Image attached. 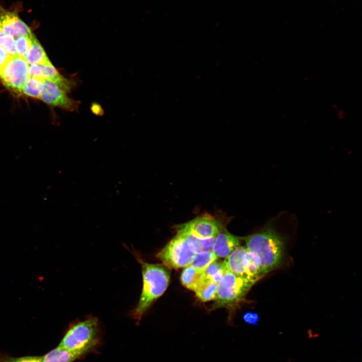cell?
Returning <instances> with one entry per match:
<instances>
[{
	"label": "cell",
	"instance_id": "cell-1",
	"mask_svg": "<svg viewBox=\"0 0 362 362\" xmlns=\"http://www.w3.org/2000/svg\"><path fill=\"white\" fill-rule=\"evenodd\" d=\"M246 248L264 276L281 263L284 241L270 223L259 232L245 238Z\"/></svg>",
	"mask_w": 362,
	"mask_h": 362
},
{
	"label": "cell",
	"instance_id": "cell-2",
	"mask_svg": "<svg viewBox=\"0 0 362 362\" xmlns=\"http://www.w3.org/2000/svg\"><path fill=\"white\" fill-rule=\"evenodd\" d=\"M134 253L141 265L143 279L139 300L131 312L133 318L139 322L152 304L166 291L170 274L164 265L148 263L136 251Z\"/></svg>",
	"mask_w": 362,
	"mask_h": 362
},
{
	"label": "cell",
	"instance_id": "cell-3",
	"mask_svg": "<svg viewBox=\"0 0 362 362\" xmlns=\"http://www.w3.org/2000/svg\"><path fill=\"white\" fill-rule=\"evenodd\" d=\"M99 332L98 319L89 317L71 326L58 346L67 350L86 353L98 342Z\"/></svg>",
	"mask_w": 362,
	"mask_h": 362
},
{
	"label": "cell",
	"instance_id": "cell-4",
	"mask_svg": "<svg viewBox=\"0 0 362 362\" xmlns=\"http://www.w3.org/2000/svg\"><path fill=\"white\" fill-rule=\"evenodd\" d=\"M253 285L227 271L217 283L212 309L235 308L243 300Z\"/></svg>",
	"mask_w": 362,
	"mask_h": 362
},
{
	"label": "cell",
	"instance_id": "cell-5",
	"mask_svg": "<svg viewBox=\"0 0 362 362\" xmlns=\"http://www.w3.org/2000/svg\"><path fill=\"white\" fill-rule=\"evenodd\" d=\"M224 261L228 271L253 285L264 276L245 246H238Z\"/></svg>",
	"mask_w": 362,
	"mask_h": 362
},
{
	"label": "cell",
	"instance_id": "cell-6",
	"mask_svg": "<svg viewBox=\"0 0 362 362\" xmlns=\"http://www.w3.org/2000/svg\"><path fill=\"white\" fill-rule=\"evenodd\" d=\"M195 254L185 239L177 233L156 256L167 268L176 269L190 265Z\"/></svg>",
	"mask_w": 362,
	"mask_h": 362
},
{
	"label": "cell",
	"instance_id": "cell-7",
	"mask_svg": "<svg viewBox=\"0 0 362 362\" xmlns=\"http://www.w3.org/2000/svg\"><path fill=\"white\" fill-rule=\"evenodd\" d=\"M29 68L25 58L18 55L12 56L0 73V78L8 88L20 92L30 77Z\"/></svg>",
	"mask_w": 362,
	"mask_h": 362
},
{
	"label": "cell",
	"instance_id": "cell-8",
	"mask_svg": "<svg viewBox=\"0 0 362 362\" xmlns=\"http://www.w3.org/2000/svg\"><path fill=\"white\" fill-rule=\"evenodd\" d=\"M43 82L44 87L40 97L41 100L49 105L59 107L67 111H78L80 101L69 98L66 92L49 80L43 79Z\"/></svg>",
	"mask_w": 362,
	"mask_h": 362
},
{
	"label": "cell",
	"instance_id": "cell-9",
	"mask_svg": "<svg viewBox=\"0 0 362 362\" xmlns=\"http://www.w3.org/2000/svg\"><path fill=\"white\" fill-rule=\"evenodd\" d=\"M177 227L197 237L207 239L215 237L221 229V225L213 216L204 215Z\"/></svg>",
	"mask_w": 362,
	"mask_h": 362
},
{
	"label": "cell",
	"instance_id": "cell-10",
	"mask_svg": "<svg viewBox=\"0 0 362 362\" xmlns=\"http://www.w3.org/2000/svg\"><path fill=\"white\" fill-rule=\"evenodd\" d=\"M30 77L46 79L58 85L67 93L76 87V82L63 76L51 62L43 65H29Z\"/></svg>",
	"mask_w": 362,
	"mask_h": 362
},
{
	"label": "cell",
	"instance_id": "cell-11",
	"mask_svg": "<svg viewBox=\"0 0 362 362\" xmlns=\"http://www.w3.org/2000/svg\"><path fill=\"white\" fill-rule=\"evenodd\" d=\"M240 243L239 237L221 228L215 237L212 251L217 258H226Z\"/></svg>",
	"mask_w": 362,
	"mask_h": 362
},
{
	"label": "cell",
	"instance_id": "cell-12",
	"mask_svg": "<svg viewBox=\"0 0 362 362\" xmlns=\"http://www.w3.org/2000/svg\"><path fill=\"white\" fill-rule=\"evenodd\" d=\"M85 354L81 351H71L57 346L41 356V362H72Z\"/></svg>",
	"mask_w": 362,
	"mask_h": 362
},
{
	"label": "cell",
	"instance_id": "cell-13",
	"mask_svg": "<svg viewBox=\"0 0 362 362\" xmlns=\"http://www.w3.org/2000/svg\"><path fill=\"white\" fill-rule=\"evenodd\" d=\"M177 233L180 234L187 241L192 250L196 253L201 251H212L215 237L202 239L197 237L190 233L176 228Z\"/></svg>",
	"mask_w": 362,
	"mask_h": 362
},
{
	"label": "cell",
	"instance_id": "cell-14",
	"mask_svg": "<svg viewBox=\"0 0 362 362\" xmlns=\"http://www.w3.org/2000/svg\"><path fill=\"white\" fill-rule=\"evenodd\" d=\"M25 59L29 65H43L50 62L43 48L34 36L31 46Z\"/></svg>",
	"mask_w": 362,
	"mask_h": 362
},
{
	"label": "cell",
	"instance_id": "cell-15",
	"mask_svg": "<svg viewBox=\"0 0 362 362\" xmlns=\"http://www.w3.org/2000/svg\"><path fill=\"white\" fill-rule=\"evenodd\" d=\"M217 289V283L204 277L194 290L197 298L202 302L214 300Z\"/></svg>",
	"mask_w": 362,
	"mask_h": 362
},
{
	"label": "cell",
	"instance_id": "cell-16",
	"mask_svg": "<svg viewBox=\"0 0 362 362\" xmlns=\"http://www.w3.org/2000/svg\"><path fill=\"white\" fill-rule=\"evenodd\" d=\"M228 271L224 260L216 259L211 263L203 272L204 277L218 283Z\"/></svg>",
	"mask_w": 362,
	"mask_h": 362
},
{
	"label": "cell",
	"instance_id": "cell-17",
	"mask_svg": "<svg viewBox=\"0 0 362 362\" xmlns=\"http://www.w3.org/2000/svg\"><path fill=\"white\" fill-rule=\"evenodd\" d=\"M203 278V272H199L189 265L181 273L180 281L183 286L194 291Z\"/></svg>",
	"mask_w": 362,
	"mask_h": 362
},
{
	"label": "cell",
	"instance_id": "cell-18",
	"mask_svg": "<svg viewBox=\"0 0 362 362\" xmlns=\"http://www.w3.org/2000/svg\"><path fill=\"white\" fill-rule=\"evenodd\" d=\"M43 87V79L30 77L20 92L28 96L40 99Z\"/></svg>",
	"mask_w": 362,
	"mask_h": 362
},
{
	"label": "cell",
	"instance_id": "cell-19",
	"mask_svg": "<svg viewBox=\"0 0 362 362\" xmlns=\"http://www.w3.org/2000/svg\"><path fill=\"white\" fill-rule=\"evenodd\" d=\"M218 259L212 251L196 253L190 265L197 270L203 272L213 261Z\"/></svg>",
	"mask_w": 362,
	"mask_h": 362
},
{
	"label": "cell",
	"instance_id": "cell-20",
	"mask_svg": "<svg viewBox=\"0 0 362 362\" xmlns=\"http://www.w3.org/2000/svg\"><path fill=\"white\" fill-rule=\"evenodd\" d=\"M34 36H22L15 39V48L17 54L21 57H25L30 49Z\"/></svg>",
	"mask_w": 362,
	"mask_h": 362
},
{
	"label": "cell",
	"instance_id": "cell-21",
	"mask_svg": "<svg viewBox=\"0 0 362 362\" xmlns=\"http://www.w3.org/2000/svg\"><path fill=\"white\" fill-rule=\"evenodd\" d=\"M0 46L4 48L12 56L16 55L15 38L10 35H4L0 37Z\"/></svg>",
	"mask_w": 362,
	"mask_h": 362
},
{
	"label": "cell",
	"instance_id": "cell-22",
	"mask_svg": "<svg viewBox=\"0 0 362 362\" xmlns=\"http://www.w3.org/2000/svg\"><path fill=\"white\" fill-rule=\"evenodd\" d=\"M15 39L22 36H32L33 34L28 26L21 19L18 18L15 26Z\"/></svg>",
	"mask_w": 362,
	"mask_h": 362
},
{
	"label": "cell",
	"instance_id": "cell-23",
	"mask_svg": "<svg viewBox=\"0 0 362 362\" xmlns=\"http://www.w3.org/2000/svg\"><path fill=\"white\" fill-rule=\"evenodd\" d=\"M243 319L246 323L249 324L257 325L259 320V317L256 313L248 312L243 315Z\"/></svg>",
	"mask_w": 362,
	"mask_h": 362
},
{
	"label": "cell",
	"instance_id": "cell-24",
	"mask_svg": "<svg viewBox=\"0 0 362 362\" xmlns=\"http://www.w3.org/2000/svg\"><path fill=\"white\" fill-rule=\"evenodd\" d=\"M12 57L9 53L0 46V73Z\"/></svg>",
	"mask_w": 362,
	"mask_h": 362
},
{
	"label": "cell",
	"instance_id": "cell-25",
	"mask_svg": "<svg viewBox=\"0 0 362 362\" xmlns=\"http://www.w3.org/2000/svg\"><path fill=\"white\" fill-rule=\"evenodd\" d=\"M11 362H41V356L28 355L19 357H11Z\"/></svg>",
	"mask_w": 362,
	"mask_h": 362
},
{
	"label": "cell",
	"instance_id": "cell-26",
	"mask_svg": "<svg viewBox=\"0 0 362 362\" xmlns=\"http://www.w3.org/2000/svg\"><path fill=\"white\" fill-rule=\"evenodd\" d=\"M90 110L93 114L97 116H102L104 114L102 106L96 103H93L90 107Z\"/></svg>",
	"mask_w": 362,
	"mask_h": 362
},
{
	"label": "cell",
	"instance_id": "cell-27",
	"mask_svg": "<svg viewBox=\"0 0 362 362\" xmlns=\"http://www.w3.org/2000/svg\"><path fill=\"white\" fill-rule=\"evenodd\" d=\"M0 362H11L10 357L3 356L0 358Z\"/></svg>",
	"mask_w": 362,
	"mask_h": 362
},
{
	"label": "cell",
	"instance_id": "cell-28",
	"mask_svg": "<svg viewBox=\"0 0 362 362\" xmlns=\"http://www.w3.org/2000/svg\"><path fill=\"white\" fill-rule=\"evenodd\" d=\"M4 35V34L3 33V31L1 28V27L0 26V37Z\"/></svg>",
	"mask_w": 362,
	"mask_h": 362
}]
</instances>
